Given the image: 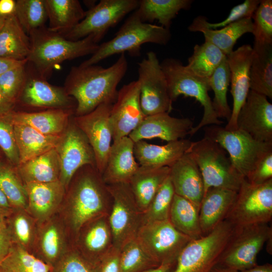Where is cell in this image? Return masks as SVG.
Here are the masks:
<instances>
[{"label":"cell","instance_id":"cell-20","mask_svg":"<svg viewBox=\"0 0 272 272\" xmlns=\"http://www.w3.org/2000/svg\"><path fill=\"white\" fill-rule=\"evenodd\" d=\"M19 99L25 105L34 107L62 109L75 113L77 107L76 101L64 88L50 84L36 71L34 74L27 70V81Z\"/></svg>","mask_w":272,"mask_h":272},{"label":"cell","instance_id":"cell-5","mask_svg":"<svg viewBox=\"0 0 272 272\" xmlns=\"http://www.w3.org/2000/svg\"><path fill=\"white\" fill-rule=\"evenodd\" d=\"M165 76L168 93L172 102L181 95L194 98L203 108L200 121L189 132L192 136L200 129L210 125H220L223 122L217 117L208 92L211 90L208 79L202 78L189 72L176 58H166L160 63Z\"/></svg>","mask_w":272,"mask_h":272},{"label":"cell","instance_id":"cell-26","mask_svg":"<svg viewBox=\"0 0 272 272\" xmlns=\"http://www.w3.org/2000/svg\"><path fill=\"white\" fill-rule=\"evenodd\" d=\"M82 227L85 230L82 234L81 246L86 253L83 256L95 265L114 247L108 215L94 218Z\"/></svg>","mask_w":272,"mask_h":272},{"label":"cell","instance_id":"cell-34","mask_svg":"<svg viewBox=\"0 0 272 272\" xmlns=\"http://www.w3.org/2000/svg\"><path fill=\"white\" fill-rule=\"evenodd\" d=\"M250 90L272 99V45L254 42Z\"/></svg>","mask_w":272,"mask_h":272},{"label":"cell","instance_id":"cell-33","mask_svg":"<svg viewBox=\"0 0 272 272\" xmlns=\"http://www.w3.org/2000/svg\"><path fill=\"white\" fill-rule=\"evenodd\" d=\"M17 168L26 184L59 180L60 162L55 148L19 165Z\"/></svg>","mask_w":272,"mask_h":272},{"label":"cell","instance_id":"cell-45","mask_svg":"<svg viewBox=\"0 0 272 272\" xmlns=\"http://www.w3.org/2000/svg\"><path fill=\"white\" fill-rule=\"evenodd\" d=\"M251 19L254 42L272 45V1H260Z\"/></svg>","mask_w":272,"mask_h":272},{"label":"cell","instance_id":"cell-47","mask_svg":"<svg viewBox=\"0 0 272 272\" xmlns=\"http://www.w3.org/2000/svg\"><path fill=\"white\" fill-rule=\"evenodd\" d=\"M0 148L9 163L16 167L20 160L14 129V124L9 117H0Z\"/></svg>","mask_w":272,"mask_h":272},{"label":"cell","instance_id":"cell-48","mask_svg":"<svg viewBox=\"0 0 272 272\" xmlns=\"http://www.w3.org/2000/svg\"><path fill=\"white\" fill-rule=\"evenodd\" d=\"M259 0H246L242 4L234 7L228 17L222 22L212 23L207 21L203 16V22L205 25L209 29H217L224 27L241 19L252 18L254 12L260 3Z\"/></svg>","mask_w":272,"mask_h":272},{"label":"cell","instance_id":"cell-23","mask_svg":"<svg viewBox=\"0 0 272 272\" xmlns=\"http://www.w3.org/2000/svg\"><path fill=\"white\" fill-rule=\"evenodd\" d=\"M134 143L127 136L113 142L102 179L107 185L128 183L140 167L133 153Z\"/></svg>","mask_w":272,"mask_h":272},{"label":"cell","instance_id":"cell-57","mask_svg":"<svg viewBox=\"0 0 272 272\" xmlns=\"http://www.w3.org/2000/svg\"><path fill=\"white\" fill-rule=\"evenodd\" d=\"M16 1L0 0V15L8 17L15 15Z\"/></svg>","mask_w":272,"mask_h":272},{"label":"cell","instance_id":"cell-31","mask_svg":"<svg viewBox=\"0 0 272 272\" xmlns=\"http://www.w3.org/2000/svg\"><path fill=\"white\" fill-rule=\"evenodd\" d=\"M25 186L28 206L40 219L47 217L54 211L64 194L65 187L59 180L47 183H28Z\"/></svg>","mask_w":272,"mask_h":272},{"label":"cell","instance_id":"cell-16","mask_svg":"<svg viewBox=\"0 0 272 272\" xmlns=\"http://www.w3.org/2000/svg\"><path fill=\"white\" fill-rule=\"evenodd\" d=\"M112 104H102L92 111L75 116L74 121L87 137L95 155L96 167L102 174L111 146L113 131L110 120Z\"/></svg>","mask_w":272,"mask_h":272},{"label":"cell","instance_id":"cell-52","mask_svg":"<svg viewBox=\"0 0 272 272\" xmlns=\"http://www.w3.org/2000/svg\"><path fill=\"white\" fill-rule=\"evenodd\" d=\"M272 179V152L267 153L246 179L254 185L263 184Z\"/></svg>","mask_w":272,"mask_h":272},{"label":"cell","instance_id":"cell-28","mask_svg":"<svg viewBox=\"0 0 272 272\" xmlns=\"http://www.w3.org/2000/svg\"><path fill=\"white\" fill-rule=\"evenodd\" d=\"M74 112L62 109L36 112L14 111L9 117L13 124L28 125L45 134L59 135L65 130Z\"/></svg>","mask_w":272,"mask_h":272},{"label":"cell","instance_id":"cell-19","mask_svg":"<svg viewBox=\"0 0 272 272\" xmlns=\"http://www.w3.org/2000/svg\"><path fill=\"white\" fill-rule=\"evenodd\" d=\"M253 54L252 47L244 44L227 55L230 73V91L233 98L231 115L224 127L227 130L237 129V116L250 91V70Z\"/></svg>","mask_w":272,"mask_h":272},{"label":"cell","instance_id":"cell-8","mask_svg":"<svg viewBox=\"0 0 272 272\" xmlns=\"http://www.w3.org/2000/svg\"><path fill=\"white\" fill-rule=\"evenodd\" d=\"M235 230L225 220L207 235L192 239L180 253L173 272H210L218 265Z\"/></svg>","mask_w":272,"mask_h":272},{"label":"cell","instance_id":"cell-50","mask_svg":"<svg viewBox=\"0 0 272 272\" xmlns=\"http://www.w3.org/2000/svg\"><path fill=\"white\" fill-rule=\"evenodd\" d=\"M60 235L55 226H49L44 231L41 244L42 252L47 259L51 261L55 260L60 252Z\"/></svg>","mask_w":272,"mask_h":272},{"label":"cell","instance_id":"cell-29","mask_svg":"<svg viewBox=\"0 0 272 272\" xmlns=\"http://www.w3.org/2000/svg\"><path fill=\"white\" fill-rule=\"evenodd\" d=\"M170 167L140 166L128 184L140 209L144 212L156 193L169 176Z\"/></svg>","mask_w":272,"mask_h":272},{"label":"cell","instance_id":"cell-6","mask_svg":"<svg viewBox=\"0 0 272 272\" xmlns=\"http://www.w3.org/2000/svg\"><path fill=\"white\" fill-rule=\"evenodd\" d=\"M188 152L194 159L202 175L204 194L211 187L238 192L244 178L235 169L226 151L219 144L203 138L192 142Z\"/></svg>","mask_w":272,"mask_h":272},{"label":"cell","instance_id":"cell-13","mask_svg":"<svg viewBox=\"0 0 272 272\" xmlns=\"http://www.w3.org/2000/svg\"><path fill=\"white\" fill-rule=\"evenodd\" d=\"M271 236L267 224L235 228L218 265L238 271L256 266L258 253Z\"/></svg>","mask_w":272,"mask_h":272},{"label":"cell","instance_id":"cell-61","mask_svg":"<svg viewBox=\"0 0 272 272\" xmlns=\"http://www.w3.org/2000/svg\"><path fill=\"white\" fill-rule=\"evenodd\" d=\"M210 272H239L237 270L231 268L223 267L217 265Z\"/></svg>","mask_w":272,"mask_h":272},{"label":"cell","instance_id":"cell-25","mask_svg":"<svg viewBox=\"0 0 272 272\" xmlns=\"http://www.w3.org/2000/svg\"><path fill=\"white\" fill-rule=\"evenodd\" d=\"M237 194V191L221 187H211L205 193L199 210L203 236L210 233L225 220Z\"/></svg>","mask_w":272,"mask_h":272},{"label":"cell","instance_id":"cell-39","mask_svg":"<svg viewBox=\"0 0 272 272\" xmlns=\"http://www.w3.org/2000/svg\"><path fill=\"white\" fill-rule=\"evenodd\" d=\"M208 80L211 90L214 93L212 104L215 112L219 118H224L228 121L232 110L228 105L227 97L230 83V73L227 56Z\"/></svg>","mask_w":272,"mask_h":272},{"label":"cell","instance_id":"cell-51","mask_svg":"<svg viewBox=\"0 0 272 272\" xmlns=\"http://www.w3.org/2000/svg\"><path fill=\"white\" fill-rule=\"evenodd\" d=\"M55 272H96V268L82 254L73 252L65 257Z\"/></svg>","mask_w":272,"mask_h":272},{"label":"cell","instance_id":"cell-3","mask_svg":"<svg viewBox=\"0 0 272 272\" xmlns=\"http://www.w3.org/2000/svg\"><path fill=\"white\" fill-rule=\"evenodd\" d=\"M70 195V220L76 232L98 216L109 215L112 197L101 174L95 167L86 165L75 174Z\"/></svg>","mask_w":272,"mask_h":272},{"label":"cell","instance_id":"cell-54","mask_svg":"<svg viewBox=\"0 0 272 272\" xmlns=\"http://www.w3.org/2000/svg\"><path fill=\"white\" fill-rule=\"evenodd\" d=\"M12 241L6 225L0 223V262L8 254Z\"/></svg>","mask_w":272,"mask_h":272},{"label":"cell","instance_id":"cell-30","mask_svg":"<svg viewBox=\"0 0 272 272\" xmlns=\"http://www.w3.org/2000/svg\"><path fill=\"white\" fill-rule=\"evenodd\" d=\"M13 124L19 165L56 148L61 139V134H45L28 125Z\"/></svg>","mask_w":272,"mask_h":272},{"label":"cell","instance_id":"cell-43","mask_svg":"<svg viewBox=\"0 0 272 272\" xmlns=\"http://www.w3.org/2000/svg\"><path fill=\"white\" fill-rule=\"evenodd\" d=\"M15 15L28 35L44 26L48 20L44 0L16 1Z\"/></svg>","mask_w":272,"mask_h":272},{"label":"cell","instance_id":"cell-58","mask_svg":"<svg viewBox=\"0 0 272 272\" xmlns=\"http://www.w3.org/2000/svg\"><path fill=\"white\" fill-rule=\"evenodd\" d=\"M27 62V60L18 61L0 57V76L9 69Z\"/></svg>","mask_w":272,"mask_h":272},{"label":"cell","instance_id":"cell-7","mask_svg":"<svg viewBox=\"0 0 272 272\" xmlns=\"http://www.w3.org/2000/svg\"><path fill=\"white\" fill-rule=\"evenodd\" d=\"M204 138L219 144L229 154L237 171L246 179L259 162L272 152V142L254 140L240 129L229 130L218 125L203 128Z\"/></svg>","mask_w":272,"mask_h":272},{"label":"cell","instance_id":"cell-42","mask_svg":"<svg viewBox=\"0 0 272 272\" xmlns=\"http://www.w3.org/2000/svg\"><path fill=\"white\" fill-rule=\"evenodd\" d=\"M157 266L136 237L120 249V272H142Z\"/></svg>","mask_w":272,"mask_h":272},{"label":"cell","instance_id":"cell-32","mask_svg":"<svg viewBox=\"0 0 272 272\" xmlns=\"http://www.w3.org/2000/svg\"><path fill=\"white\" fill-rule=\"evenodd\" d=\"M31 44L15 15L8 17L0 29V57L18 61L27 60Z\"/></svg>","mask_w":272,"mask_h":272},{"label":"cell","instance_id":"cell-35","mask_svg":"<svg viewBox=\"0 0 272 272\" xmlns=\"http://www.w3.org/2000/svg\"><path fill=\"white\" fill-rule=\"evenodd\" d=\"M49 21L48 29L59 33L75 27L85 17L86 11L78 0H44Z\"/></svg>","mask_w":272,"mask_h":272},{"label":"cell","instance_id":"cell-12","mask_svg":"<svg viewBox=\"0 0 272 272\" xmlns=\"http://www.w3.org/2000/svg\"><path fill=\"white\" fill-rule=\"evenodd\" d=\"M136 238L158 266H172L192 240L176 230L169 219L144 224Z\"/></svg>","mask_w":272,"mask_h":272},{"label":"cell","instance_id":"cell-15","mask_svg":"<svg viewBox=\"0 0 272 272\" xmlns=\"http://www.w3.org/2000/svg\"><path fill=\"white\" fill-rule=\"evenodd\" d=\"M55 149L60 162L59 180L65 188L81 167L91 165L96 168L93 150L73 118L70 120Z\"/></svg>","mask_w":272,"mask_h":272},{"label":"cell","instance_id":"cell-22","mask_svg":"<svg viewBox=\"0 0 272 272\" xmlns=\"http://www.w3.org/2000/svg\"><path fill=\"white\" fill-rule=\"evenodd\" d=\"M169 177L175 194L190 201L199 210L204 194V183L200 170L187 152L170 167Z\"/></svg>","mask_w":272,"mask_h":272},{"label":"cell","instance_id":"cell-14","mask_svg":"<svg viewBox=\"0 0 272 272\" xmlns=\"http://www.w3.org/2000/svg\"><path fill=\"white\" fill-rule=\"evenodd\" d=\"M140 103L145 116L167 112L172 109V102L166 79L157 54L152 51L138 63Z\"/></svg>","mask_w":272,"mask_h":272},{"label":"cell","instance_id":"cell-37","mask_svg":"<svg viewBox=\"0 0 272 272\" xmlns=\"http://www.w3.org/2000/svg\"><path fill=\"white\" fill-rule=\"evenodd\" d=\"M169 220L176 230L191 239L203 236L199 210L190 201L176 194L171 203Z\"/></svg>","mask_w":272,"mask_h":272},{"label":"cell","instance_id":"cell-24","mask_svg":"<svg viewBox=\"0 0 272 272\" xmlns=\"http://www.w3.org/2000/svg\"><path fill=\"white\" fill-rule=\"evenodd\" d=\"M192 143L188 139H183L159 146L141 140L134 144V156L141 166L170 167L188 152Z\"/></svg>","mask_w":272,"mask_h":272},{"label":"cell","instance_id":"cell-56","mask_svg":"<svg viewBox=\"0 0 272 272\" xmlns=\"http://www.w3.org/2000/svg\"><path fill=\"white\" fill-rule=\"evenodd\" d=\"M15 104L9 100L0 89V117L9 115L13 111Z\"/></svg>","mask_w":272,"mask_h":272},{"label":"cell","instance_id":"cell-62","mask_svg":"<svg viewBox=\"0 0 272 272\" xmlns=\"http://www.w3.org/2000/svg\"><path fill=\"white\" fill-rule=\"evenodd\" d=\"M7 18L0 15V29L3 26Z\"/></svg>","mask_w":272,"mask_h":272},{"label":"cell","instance_id":"cell-41","mask_svg":"<svg viewBox=\"0 0 272 272\" xmlns=\"http://www.w3.org/2000/svg\"><path fill=\"white\" fill-rule=\"evenodd\" d=\"M0 189L13 208H26L28 206L27 190L19 177L17 170L10 163L1 160Z\"/></svg>","mask_w":272,"mask_h":272},{"label":"cell","instance_id":"cell-10","mask_svg":"<svg viewBox=\"0 0 272 272\" xmlns=\"http://www.w3.org/2000/svg\"><path fill=\"white\" fill-rule=\"evenodd\" d=\"M139 4V0H101L86 11L84 19L75 27L60 34L72 41L92 36L98 44L108 30L134 11Z\"/></svg>","mask_w":272,"mask_h":272},{"label":"cell","instance_id":"cell-21","mask_svg":"<svg viewBox=\"0 0 272 272\" xmlns=\"http://www.w3.org/2000/svg\"><path fill=\"white\" fill-rule=\"evenodd\" d=\"M193 122L188 118H176L164 112L146 116L128 135L134 142L159 138L167 142L183 139L192 128Z\"/></svg>","mask_w":272,"mask_h":272},{"label":"cell","instance_id":"cell-36","mask_svg":"<svg viewBox=\"0 0 272 272\" xmlns=\"http://www.w3.org/2000/svg\"><path fill=\"white\" fill-rule=\"evenodd\" d=\"M192 3L191 0H140L135 11L143 22L152 24L157 20L169 29L178 13L189 9Z\"/></svg>","mask_w":272,"mask_h":272},{"label":"cell","instance_id":"cell-55","mask_svg":"<svg viewBox=\"0 0 272 272\" xmlns=\"http://www.w3.org/2000/svg\"><path fill=\"white\" fill-rule=\"evenodd\" d=\"M13 208L0 189V223L6 225V221L12 214Z\"/></svg>","mask_w":272,"mask_h":272},{"label":"cell","instance_id":"cell-53","mask_svg":"<svg viewBox=\"0 0 272 272\" xmlns=\"http://www.w3.org/2000/svg\"><path fill=\"white\" fill-rule=\"evenodd\" d=\"M96 272H120V250L113 247L95 265Z\"/></svg>","mask_w":272,"mask_h":272},{"label":"cell","instance_id":"cell-2","mask_svg":"<svg viewBox=\"0 0 272 272\" xmlns=\"http://www.w3.org/2000/svg\"><path fill=\"white\" fill-rule=\"evenodd\" d=\"M28 36L31 49L27 61L46 80L56 65L65 60L93 54L99 45L92 36L72 41L45 26L31 32Z\"/></svg>","mask_w":272,"mask_h":272},{"label":"cell","instance_id":"cell-1","mask_svg":"<svg viewBox=\"0 0 272 272\" xmlns=\"http://www.w3.org/2000/svg\"><path fill=\"white\" fill-rule=\"evenodd\" d=\"M127 69L124 53L106 68L96 64L72 66L63 88L76 101L75 116L87 114L102 104H113L118 94L117 86Z\"/></svg>","mask_w":272,"mask_h":272},{"label":"cell","instance_id":"cell-27","mask_svg":"<svg viewBox=\"0 0 272 272\" xmlns=\"http://www.w3.org/2000/svg\"><path fill=\"white\" fill-rule=\"evenodd\" d=\"M203 16L195 18L188 29L191 32L203 33L205 40L216 46L226 55L233 51L237 40L247 33L252 32V19L247 18L229 24L220 29L208 28L203 22Z\"/></svg>","mask_w":272,"mask_h":272},{"label":"cell","instance_id":"cell-18","mask_svg":"<svg viewBox=\"0 0 272 272\" xmlns=\"http://www.w3.org/2000/svg\"><path fill=\"white\" fill-rule=\"evenodd\" d=\"M236 125L256 141L272 142V104L267 97L250 90Z\"/></svg>","mask_w":272,"mask_h":272},{"label":"cell","instance_id":"cell-4","mask_svg":"<svg viewBox=\"0 0 272 272\" xmlns=\"http://www.w3.org/2000/svg\"><path fill=\"white\" fill-rule=\"evenodd\" d=\"M171 38L169 29L143 22L133 11L109 41L99 45L97 50L81 66L96 64L112 55L127 52L131 56L141 55V46L148 43L166 45Z\"/></svg>","mask_w":272,"mask_h":272},{"label":"cell","instance_id":"cell-59","mask_svg":"<svg viewBox=\"0 0 272 272\" xmlns=\"http://www.w3.org/2000/svg\"><path fill=\"white\" fill-rule=\"evenodd\" d=\"M239 272H272V265L270 263L256 265L253 267Z\"/></svg>","mask_w":272,"mask_h":272},{"label":"cell","instance_id":"cell-17","mask_svg":"<svg viewBox=\"0 0 272 272\" xmlns=\"http://www.w3.org/2000/svg\"><path fill=\"white\" fill-rule=\"evenodd\" d=\"M145 116L141 106L138 81L123 85L118 91L116 101L112 104L110 113L113 142L128 136Z\"/></svg>","mask_w":272,"mask_h":272},{"label":"cell","instance_id":"cell-38","mask_svg":"<svg viewBox=\"0 0 272 272\" xmlns=\"http://www.w3.org/2000/svg\"><path fill=\"white\" fill-rule=\"evenodd\" d=\"M226 56L216 46L205 40L202 44L194 46L193 53L188 58L185 67L194 75L208 79Z\"/></svg>","mask_w":272,"mask_h":272},{"label":"cell","instance_id":"cell-49","mask_svg":"<svg viewBox=\"0 0 272 272\" xmlns=\"http://www.w3.org/2000/svg\"><path fill=\"white\" fill-rule=\"evenodd\" d=\"M6 225L11 240L13 236L21 244H28L31 237V228L28 219L22 214L7 218Z\"/></svg>","mask_w":272,"mask_h":272},{"label":"cell","instance_id":"cell-46","mask_svg":"<svg viewBox=\"0 0 272 272\" xmlns=\"http://www.w3.org/2000/svg\"><path fill=\"white\" fill-rule=\"evenodd\" d=\"M27 62L9 69L0 76V89L15 104L27 81Z\"/></svg>","mask_w":272,"mask_h":272},{"label":"cell","instance_id":"cell-40","mask_svg":"<svg viewBox=\"0 0 272 272\" xmlns=\"http://www.w3.org/2000/svg\"><path fill=\"white\" fill-rule=\"evenodd\" d=\"M50 268L49 264L13 243L0 262V272H50Z\"/></svg>","mask_w":272,"mask_h":272},{"label":"cell","instance_id":"cell-44","mask_svg":"<svg viewBox=\"0 0 272 272\" xmlns=\"http://www.w3.org/2000/svg\"><path fill=\"white\" fill-rule=\"evenodd\" d=\"M174 194V188L169 176L144 212L143 225L148 223L169 219Z\"/></svg>","mask_w":272,"mask_h":272},{"label":"cell","instance_id":"cell-9","mask_svg":"<svg viewBox=\"0 0 272 272\" xmlns=\"http://www.w3.org/2000/svg\"><path fill=\"white\" fill-rule=\"evenodd\" d=\"M272 218V179L254 185L244 178L225 220L235 228L268 224Z\"/></svg>","mask_w":272,"mask_h":272},{"label":"cell","instance_id":"cell-11","mask_svg":"<svg viewBox=\"0 0 272 272\" xmlns=\"http://www.w3.org/2000/svg\"><path fill=\"white\" fill-rule=\"evenodd\" d=\"M112 197L108 220L113 246L120 249L135 238L143 225L144 212L139 208L128 183L107 185Z\"/></svg>","mask_w":272,"mask_h":272},{"label":"cell","instance_id":"cell-60","mask_svg":"<svg viewBox=\"0 0 272 272\" xmlns=\"http://www.w3.org/2000/svg\"><path fill=\"white\" fill-rule=\"evenodd\" d=\"M171 266L169 265H160L142 272H170Z\"/></svg>","mask_w":272,"mask_h":272}]
</instances>
